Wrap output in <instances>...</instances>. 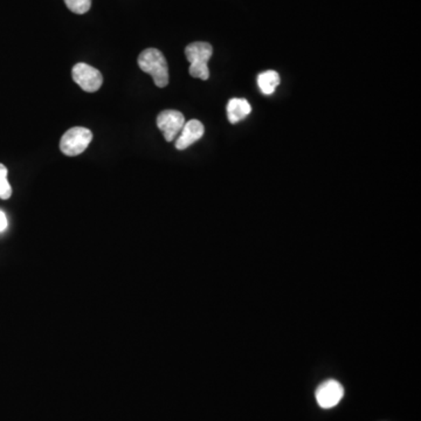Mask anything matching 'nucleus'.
Segmentation results:
<instances>
[{
    "label": "nucleus",
    "instance_id": "obj_1",
    "mask_svg": "<svg viewBox=\"0 0 421 421\" xmlns=\"http://www.w3.org/2000/svg\"><path fill=\"white\" fill-rule=\"evenodd\" d=\"M138 66L147 74L151 75L155 85L159 88L169 83V66L165 56L157 49H148L138 56Z\"/></svg>",
    "mask_w": 421,
    "mask_h": 421
},
{
    "label": "nucleus",
    "instance_id": "obj_2",
    "mask_svg": "<svg viewBox=\"0 0 421 421\" xmlns=\"http://www.w3.org/2000/svg\"><path fill=\"white\" fill-rule=\"evenodd\" d=\"M213 54V49L207 42H193L185 49V56L190 63L189 73L192 78L207 80L210 78V69L207 66L208 60Z\"/></svg>",
    "mask_w": 421,
    "mask_h": 421
},
{
    "label": "nucleus",
    "instance_id": "obj_3",
    "mask_svg": "<svg viewBox=\"0 0 421 421\" xmlns=\"http://www.w3.org/2000/svg\"><path fill=\"white\" fill-rule=\"evenodd\" d=\"M92 140V133L90 130L82 126H75L67 130L60 142V149L63 154L69 157L81 155L85 151Z\"/></svg>",
    "mask_w": 421,
    "mask_h": 421
},
{
    "label": "nucleus",
    "instance_id": "obj_4",
    "mask_svg": "<svg viewBox=\"0 0 421 421\" xmlns=\"http://www.w3.org/2000/svg\"><path fill=\"white\" fill-rule=\"evenodd\" d=\"M72 76L75 83H78L80 88L87 92H97L104 83V76L100 70L87 63H76L72 69Z\"/></svg>",
    "mask_w": 421,
    "mask_h": 421
},
{
    "label": "nucleus",
    "instance_id": "obj_5",
    "mask_svg": "<svg viewBox=\"0 0 421 421\" xmlns=\"http://www.w3.org/2000/svg\"><path fill=\"white\" fill-rule=\"evenodd\" d=\"M184 124V115L181 111L164 110L157 117V126L167 142H172L177 138Z\"/></svg>",
    "mask_w": 421,
    "mask_h": 421
},
{
    "label": "nucleus",
    "instance_id": "obj_6",
    "mask_svg": "<svg viewBox=\"0 0 421 421\" xmlns=\"http://www.w3.org/2000/svg\"><path fill=\"white\" fill-rule=\"evenodd\" d=\"M343 395V386L338 381L330 379L318 386L316 391V400L322 408H331L340 403Z\"/></svg>",
    "mask_w": 421,
    "mask_h": 421
},
{
    "label": "nucleus",
    "instance_id": "obj_7",
    "mask_svg": "<svg viewBox=\"0 0 421 421\" xmlns=\"http://www.w3.org/2000/svg\"><path fill=\"white\" fill-rule=\"evenodd\" d=\"M205 128L203 123L198 119H191L189 122H185L181 135L176 138V149L177 150H185L204 136Z\"/></svg>",
    "mask_w": 421,
    "mask_h": 421
},
{
    "label": "nucleus",
    "instance_id": "obj_8",
    "mask_svg": "<svg viewBox=\"0 0 421 421\" xmlns=\"http://www.w3.org/2000/svg\"><path fill=\"white\" fill-rule=\"evenodd\" d=\"M251 111V104L245 99H232L227 104V117L232 124H237L246 119Z\"/></svg>",
    "mask_w": 421,
    "mask_h": 421
},
{
    "label": "nucleus",
    "instance_id": "obj_9",
    "mask_svg": "<svg viewBox=\"0 0 421 421\" xmlns=\"http://www.w3.org/2000/svg\"><path fill=\"white\" fill-rule=\"evenodd\" d=\"M281 79L275 70H267L258 76V85L265 95H272L280 85Z\"/></svg>",
    "mask_w": 421,
    "mask_h": 421
},
{
    "label": "nucleus",
    "instance_id": "obj_10",
    "mask_svg": "<svg viewBox=\"0 0 421 421\" xmlns=\"http://www.w3.org/2000/svg\"><path fill=\"white\" fill-rule=\"evenodd\" d=\"M8 167L4 164H0V198L8 199L12 196V188L8 179Z\"/></svg>",
    "mask_w": 421,
    "mask_h": 421
},
{
    "label": "nucleus",
    "instance_id": "obj_11",
    "mask_svg": "<svg viewBox=\"0 0 421 421\" xmlns=\"http://www.w3.org/2000/svg\"><path fill=\"white\" fill-rule=\"evenodd\" d=\"M65 4L76 15H85L90 10L92 0H65Z\"/></svg>",
    "mask_w": 421,
    "mask_h": 421
},
{
    "label": "nucleus",
    "instance_id": "obj_12",
    "mask_svg": "<svg viewBox=\"0 0 421 421\" xmlns=\"http://www.w3.org/2000/svg\"><path fill=\"white\" fill-rule=\"evenodd\" d=\"M8 229V218L3 210H0V233Z\"/></svg>",
    "mask_w": 421,
    "mask_h": 421
}]
</instances>
